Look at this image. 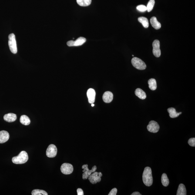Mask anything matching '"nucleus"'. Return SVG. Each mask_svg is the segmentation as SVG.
Returning a JSON list of instances; mask_svg holds the SVG:
<instances>
[{"mask_svg":"<svg viewBox=\"0 0 195 195\" xmlns=\"http://www.w3.org/2000/svg\"><path fill=\"white\" fill-rule=\"evenodd\" d=\"M142 180L145 185L150 186L153 184V177L152 169L147 166L145 168L142 175Z\"/></svg>","mask_w":195,"mask_h":195,"instance_id":"nucleus-1","label":"nucleus"},{"mask_svg":"<svg viewBox=\"0 0 195 195\" xmlns=\"http://www.w3.org/2000/svg\"><path fill=\"white\" fill-rule=\"evenodd\" d=\"M28 160V156L26 152L23 151L18 156L12 158L13 163L15 164H22L26 163Z\"/></svg>","mask_w":195,"mask_h":195,"instance_id":"nucleus-2","label":"nucleus"},{"mask_svg":"<svg viewBox=\"0 0 195 195\" xmlns=\"http://www.w3.org/2000/svg\"><path fill=\"white\" fill-rule=\"evenodd\" d=\"M8 43L11 52L13 54H16L17 52H18V50H17L15 36L14 33L10 34L9 36H8Z\"/></svg>","mask_w":195,"mask_h":195,"instance_id":"nucleus-3","label":"nucleus"},{"mask_svg":"<svg viewBox=\"0 0 195 195\" xmlns=\"http://www.w3.org/2000/svg\"><path fill=\"white\" fill-rule=\"evenodd\" d=\"M131 62L133 66L138 69L142 70L146 68V64L139 58L134 57L132 59Z\"/></svg>","mask_w":195,"mask_h":195,"instance_id":"nucleus-4","label":"nucleus"},{"mask_svg":"<svg viewBox=\"0 0 195 195\" xmlns=\"http://www.w3.org/2000/svg\"><path fill=\"white\" fill-rule=\"evenodd\" d=\"M102 176V174L101 173H98L95 171L89 175L88 179H89L91 183L95 184L101 181V177Z\"/></svg>","mask_w":195,"mask_h":195,"instance_id":"nucleus-5","label":"nucleus"},{"mask_svg":"<svg viewBox=\"0 0 195 195\" xmlns=\"http://www.w3.org/2000/svg\"><path fill=\"white\" fill-rule=\"evenodd\" d=\"M88 164H85L82 166V169H84L82 171L83 172V173L82 174V179L85 180L88 178L89 175L92 174V173H93L96 171L97 169V167L96 166H94L92 167V169L91 170H89L88 168Z\"/></svg>","mask_w":195,"mask_h":195,"instance_id":"nucleus-6","label":"nucleus"},{"mask_svg":"<svg viewBox=\"0 0 195 195\" xmlns=\"http://www.w3.org/2000/svg\"><path fill=\"white\" fill-rule=\"evenodd\" d=\"M86 39L83 37H79L76 41H69L67 42V45L68 46H82L85 43Z\"/></svg>","mask_w":195,"mask_h":195,"instance_id":"nucleus-7","label":"nucleus"},{"mask_svg":"<svg viewBox=\"0 0 195 195\" xmlns=\"http://www.w3.org/2000/svg\"><path fill=\"white\" fill-rule=\"evenodd\" d=\"M61 171L64 174H71L73 172V167L69 163H65L62 164L60 168Z\"/></svg>","mask_w":195,"mask_h":195,"instance_id":"nucleus-8","label":"nucleus"},{"mask_svg":"<svg viewBox=\"0 0 195 195\" xmlns=\"http://www.w3.org/2000/svg\"><path fill=\"white\" fill-rule=\"evenodd\" d=\"M46 156L48 157H55L57 153V149L54 145L51 144L48 146L46 150Z\"/></svg>","mask_w":195,"mask_h":195,"instance_id":"nucleus-9","label":"nucleus"},{"mask_svg":"<svg viewBox=\"0 0 195 195\" xmlns=\"http://www.w3.org/2000/svg\"><path fill=\"white\" fill-rule=\"evenodd\" d=\"M147 130L151 133H156L159 131L160 126L156 121L152 120L149 122L147 126Z\"/></svg>","mask_w":195,"mask_h":195,"instance_id":"nucleus-10","label":"nucleus"},{"mask_svg":"<svg viewBox=\"0 0 195 195\" xmlns=\"http://www.w3.org/2000/svg\"><path fill=\"white\" fill-rule=\"evenodd\" d=\"M160 42L158 40H155L153 43L154 55L156 57L158 58L160 56L161 51L160 48Z\"/></svg>","mask_w":195,"mask_h":195,"instance_id":"nucleus-11","label":"nucleus"},{"mask_svg":"<svg viewBox=\"0 0 195 195\" xmlns=\"http://www.w3.org/2000/svg\"><path fill=\"white\" fill-rule=\"evenodd\" d=\"M95 92L94 90L93 89H88L87 92V95L88 99V102L90 104L94 103L95 102Z\"/></svg>","mask_w":195,"mask_h":195,"instance_id":"nucleus-12","label":"nucleus"},{"mask_svg":"<svg viewBox=\"0 0 195 195\" xmlns=\"http://www.w3.org/2000/svg\"><path fill=\"white\" fill-rule=\"evenodd\" d=\"M113 99V94L112 92L107 91L104 93L103 95V101L106 103H109Z\"/></svg>","mask_w":195,"mask_h":195,"instance_id":"nucleus-13","label":"nucleus"},{"mask_svg":"<svg viewBox=\"0 0 195 195\" xmlns=\"http://www.w3.org/2000/svg\"><path fill=\"white\" fill-rule=\"evenodd\" d=\"M10 138L9 133L6 131H0V143H3L6 142Z\"/></svg>","mask_w":195,"mask_h":195,"instance_id":"nucleus-14","label":"nucleus"},{"mask_svg":"<svg viewBox=\"0 0 195 195\" xmlns=\"http://www.w3.org/2000/svg\"><path fill=\"white\" fill-rule=\"evenodd\" d=\"M16 119V115L13 113H8L4 116V120L9 123L15 122Z\"/></svg>","mask_w":195,"mask_h":195,"instance_id":"nucleus-15","label":"nucleus"},{"mask_svg":"<svg viewBox=\"0 0 195 195\" xmlns=\"http://www.w3.org/2000/svg\"><path fill=\"white\" fill-rule=\"evenodd\" d=\"M150 23L154 29L158 30L160 29L161 27V24L157 20L156 17H153L151 18Z\"/></svg>","mask_w":195,"mask_h":195,"instance_id":"nucleus-16","label":"nucleus"},{"mask_svg":"<svg viewBox=\"0 0 195 195\" xmlns=\"http://www.w3.org/2000/svg\"><path fill=\"white\" fill-rule=\"evenodd\" d=\"M168 112L169 113V116L172 118H175L177 117L179 115L181 114V112L177 113L176 112V109L174 108H169L167 109Z\"/></svg>","mask_w":195,"mask_h":195,"instance_id":"nucleus-17","label":"nucleus"},{"mask_svg":"<svg viewBox=\"0 0 195 195\" xmlns=\"http://www.w3.org/2000/svg\"><path fill=\"white\" fill-rule=\"evenodd\" d=\"M136 96L142 99H146V93L140 88H137L135 92Z\"/></svg>","mask_w":195,"mask_h":195,"instance_id":"nucleus-18","label":"nucleus"},{"mask_svg":"<svg viewBox=\"0 0 195 195\" xmlns=\"http://www.w3.org/2000/svg\"><path fill=\"white\" fill-rule=\"evenodd\" d=\"M20 122L22 124L28 126L31 123V120L29 117L25 115H23L20 118Z\"/></svg>","mask_w":195,"mask_h":195,"instance_id":"nucleus-19","label":"nucleus"},{"mask_svg":"<svg viewBox=\"0 0 195 195\" xmlns=\"http://www.w3.org/2000/svg\"><path fill=\"white\" fill-rule=\"evenodd\" d=\"M177 195H186V190L184 185L181 183L179 185L177 192Z\"/></svg>","mask_w":195,"mask_h":195,"instance_id":"nucleus-20","label":"nucleus"},{"mask_svg":"<svg viewBox=\"0 0 195 195\" xmlns=\"http://www.w3.org/2000/svg\"><path fill=\"white\" fill-rule=\"evenodd\" d=\"M149 88L152 90H155L157 88L156 80L154 79H149L148 82Z\"/></svg>","mask_w":195,"mask_h":195,"instance_id":"nucleus-21","label":"nucleus"},{"mask_svg":"<svg viewBox=\"0 0 195 195\" xmlns=\"http://www.w3.org/2000/svg\"><path fill=\"white\" fill-rule=\"evenodd\" d=\"M138 20L142 24L144 27L146 28H148L149 22L147 18L144 17H139L138 18Z\"/></svg>","mask_w":195,"mask_h":195,"instance_id":"nucleus-22","label":"nucleus"},{"mask_svg":"<svg viewBox=\"0 0 195 195\" xmlns=\"http://www.w3.org/2000/svg\"><path fill=\"white\" fill-rule=\"evenodd\" d=\"M78 5L81 6H89L92 2V0H76Z\"/></svg>","mask_w":195,"mask_h":195,"instance_id":"nucleus-23","label":"nucleus"},{"mask_svg":"<svg viewBox=\"0 0 195 195\" xmlns=\"http://www.w3.org/2000/svg\"><path fill=\"white\" fill-rule=\"evenodd\" d=\"M161 181L162 184L164 186L166 187L169 185V180L167 177V175L166 173H164L162 175Z\"/></svg>","mask_w":195,"mask_h":195,"instance_id":"nucleus-24","label":"nucleus"},{"mask_svg":"<svg viewBox=\"0 0 195 195\" xmlns=\"http://www.w3.org/2000/svg\"><path fill=\"white\" fill-rule=\"evenodd\" d=\"M32 195H48V194L45 191L39 189H35L32 191Z\"/></svg>","mask_w":195,"mask_h":195,"instance_id":"nucleus-25","label":"nucleus"},{"mask_svg":"<svg viewBox=\"0 0 195 195\" xmlns=\"http://www.w3.org/2000/svg\"><path fill=\"white\" fill-rule=\"evenodd\" d=\"M155 3V0H150L147 4V6L146 7L148 12H150L152 10L154 7Z\"/></svg>","mask_w":195,"mask_h":195,"instance_id":"nucleus-26","label":"nucleus"},{"mask_svg":"<svg viewBox=\"0 0 195 195\" xmlns=\"http://www.w3.org/2000/svg\"><path fill=\"white\" fill-rule=\"evenodd\" d=\"M137 9L141 12H144L147 11V7L144 5H141L137 7Z\"/></svg>","mask_w":195,"mask_h":195,"instance_id":"nucleus-27","label":"nucleus"},{"mask_svg":"<svg viewBox=\"0 0 195 195\" xmlns=\"http://www.w3.org/2000/svg\"><path fill=\"white\" fill-rule=\"evenodd\" d=\"M188 143L191 146L195 147V138H192L189 139Z\"/></svg>","mask_w":195,"mask_h":195,"instance_id":"nucleus-28","label":"nucleus"},{"mask_svg":"<svg viewBox=\"0 0 195 195\" xmlns=\"http://www.w3.org/2000/svg\"><path fill=\"white\" fill-rule=\"evenodd\" d=\"M117 189L116 188H114L111 190L109 194V195H116L117 193Z\"/></svg>","mask_w":195,"mask_h":195,"instance_id":"nucleus-29","label":"nucleus"},{"mask_svg":"<svg viewBox=\"0 0 195 195\" xmlns=\"http://www.w3.org/2000/svg\"><path fill=\"white\" fill-rule=\"evenodd\" d=\"M77 191L78 195H84V192L82 189L81 188H78L77 190Z\"/></svg>","mask_w":195,"mask_h":195,"instance_id":"nucleus-30","label":"nucleus"},{"mask_svg":"<svg viewBox=\"0 0 195 195\" xmlns=\"http://www.w3.org/2000/svg\"><path fill=\"white\" fill-rule=\"evenodd\" d=\"M131 195H141V194L139 192H134L131 194Z\"/></svg>","mask_w":195,"mask_h":195,"instance_id":"nucleus-31","label":"nucleus"},{"mask_svg":"<svg viewBox=\"0 0 195 195\" xmlns=\"http://www.w3.org/2000/svg\"><path fill=\"white\" fill-rule=\"evenodd\" d=\"M94 105H95L93 103L92 104V107H94Z\"/></svg>","mask_w":195,"mask_h":195,"instance_id":"nucleus-32","label":"nucleus"},{"mask_svg":"<svg viewBox=\"0 0 195 195\" xmlns=\"http://www.w3.org/2000/svg\"><path fill=\"white\" fill-rule=\"evenodd\" d=\"M132 56H134V55H132Z\"/></svg>","mask_w":195,"mask_h":195,"instance_id":"nucleus-33","label":"nucleus"}]
</instances>
